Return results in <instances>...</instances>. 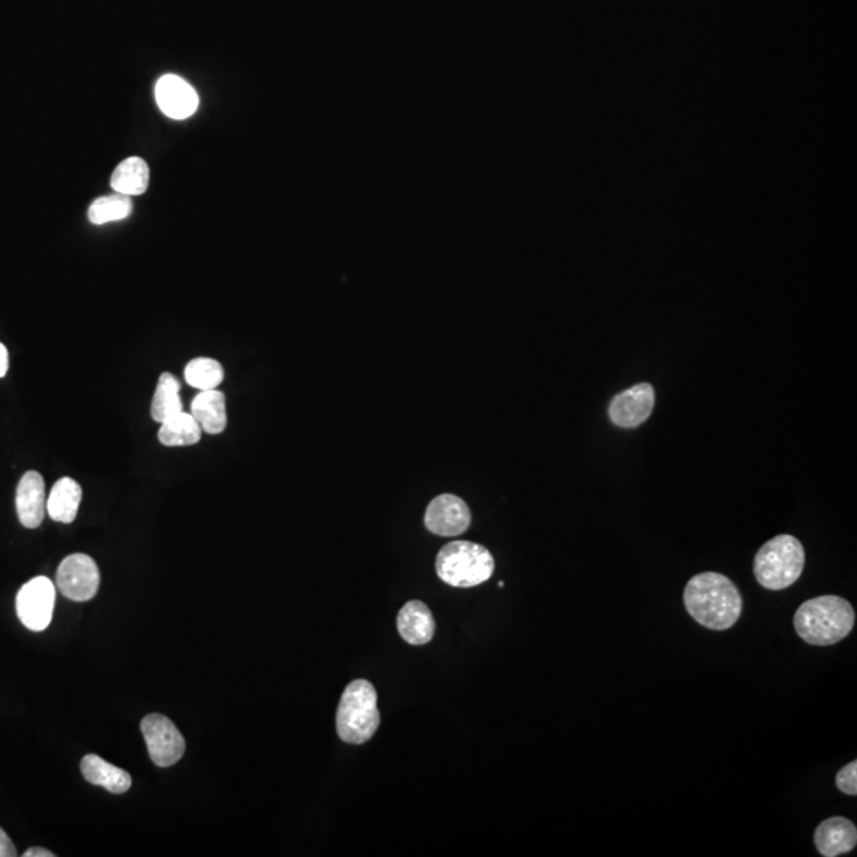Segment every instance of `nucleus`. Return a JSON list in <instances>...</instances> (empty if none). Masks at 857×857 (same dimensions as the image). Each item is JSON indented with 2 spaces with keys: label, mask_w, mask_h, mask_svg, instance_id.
Instances as JSON below:
<instances>
[{
  "label": "nucleus",
  "mask_w": 857,
  "mask_h": 857,
  "mask_svg": "<svg viewBox=\"0 0 857 857\" xmlns=\"http://www.w3.org/2000/svg\"><path fill=\"white\" fill-rule=\"evenodd\" d=\"M686 610L703 628L727 631L741 615L740 593L727 576L716 572L699 573L685 587Z\"/></svg>",
  "instance_id": "1"
},
{
  "label": "nucleus",
  "mask_w": 857,
  "mask_h": 857,
  "mask_svg": "<svg viewBox=\"0 0 857 857\" xmlns=\"http://www.w3.org/2000/svg\"><path fill=\"white\" fill-rule=\"evenodd\" d=\"M855 610L838 596H820L804 602L794 615V628L804 642L831 646L842 642L855 628Z\"/></svg>",
  "instance_id": "2"
},
{
  "label": "nucleus",
  "mask_w": 857,
  "mask_h": 857,
  "mask_svg": "<svg viewBox=\"0 0 857 857\" xmlns=\"http://www.w3.org/2000/svg\"><path fill=\"white\" fill-rule=\"evenodd\" d=\"M806 566L802 544L783 534L762 545L754 558V576L765 590L782 591L800 579Z\"/></svg>",
  "instance_id": "3"
},
{
  "label": "nucleus",
  "mask_w": 857,
  "mask_h": 857,
  "mask_svg": "<svg viewBox=\"0 0 857 857\" xmlns=\"http://www.w3.org/2000/svg\"><path fill=\"white\" fill-rule=\"evenodd\" d=\"M380 726L378 695L370 681L356 680L346 686L337 710V734L346 743L362 745L376 736Z\"/></svg>",
  "instance_id": "4"
},
{
  "label": "nucleus",
  "mask_w": 857,
  "mask_h": 857,
  "mask_svg": "<svg viewBox=\"0 0 857 857\" xmlns=\"http://www.w3.org/2000/svg\"><path fill=\"white\" fill-rule=\"evenodd\" d=\"M491 551L474 541H451L437 556V575L454 587H474L495 573Z\"/></svg>",
  "instance_id": "5"
},
{
  "label": "nucleus",
  "mask_w": 857,
  "mask_h": 857,
  "mask_svg": "<svg viewBox=\"0 0 857 857\" xmlns=\"http://www.w3.org/2000/svg\"><path fill=\"white\" fill-rule=\"evenodd\" d=\"M142 734L150 758L157 767H170L183 758L187 741L167 716L152 713L142 719Z\"/></svg>",
  "instance_id": "6"
},
{
  "label": "nucleus",
  "mask_w": 857,
  "mask_h": 857,
  "mask_svg": "<svg viewBox=\"0 0 857 857\" xmlns=\"http://www.w3.org/2000/svg\"><path fill=\"white\" fill-rule=\"evenodd\" d=\"M55 600V584L47 576H37L24 584L17 593V618L29 631H45L52 619Z\"/></svg>",
  "instance_id": "7"
},
{
  "label": "nucleus",
  "mask_w": 857,
  "mask_h": 857,
  "mask_svg": "<svg viewBox=\"0 0 857 857\" xmlns=\"http://www.w3.org/2000/svg\"><path fill=\"white\" fill-rule=\"evenodd\" d=\"M59 591L70 600L93 599L99 591L100 573L94 559L86 555L68 556L56 575Z\"/></svg>",
  "instance_id": "8"
},
{
  "label": "nucleus",
  "mask_w": 857,
  "mask_h": 857,
  "mask_svg": "<svg viewBox=\"0 0 857 857\" xmlns=\"http://www.w3.org/2000/svg\"><path fill=\"white\" fill-rule=\"evenodd\" d=\"M472 514L467 503L453 495H442L429 503L425 524L440 537H456L471 527Z\"/></svg>",
  "instance_id": "9"
},
{
  "label": "nucleus",
  "mask_w": 857,
  "mask_h": 857,
  "mask_svg": "<svg viewBox=\"0 0 857 857\" xmlns=\"http://www.w3.org/2000/svg\"><path fill=\"white\" fill-rule=\"evenodd\" d=\"M654 388L650 383H640L615 395L608 407V415L618 428L634 429L643 425L653 413Z\"/></svg>",
  "instance_id": "10"
},
{
  "label": "nucleus",
  "mask_w": 857,
  "mask_h": 857,
  "mask_svg": "<svg viewBox=\"0 0 857 857\" xmlns=\"http://www.w3.org/2000/svg\"><path fill=\"white\" fill-rule=\"evenodd\" d=\"M156 103L171 120H187L199 107L194 87L177 75H164L156 85Z\"/></svg>",
  "instance_id": "11"
},
{
  "label": "nucleus",
  "mask_w": 857,
  "mask_h": 857,
  "mask_svg": "<svg viewBox=\"0 0 857 857\" xmlns=\"http://www.w3.org/2000/svg\"><path fill=\"white\" fill-rule=\"evenodd\" d=\"M47 498L45 480L38 472H26L16 489V513L21 524L27 529H37L45 517Z\"/></svg>",
  "instance_id": "12"
},
{
  "label": "nucleus",
  "mask_w": 857,
  "mask_h": 857,
  "mask_svg": "<svg viewBox=\"0 0 857 857\" xmlns=\"http://www.w3.org/2000/svg\"><path fill=\"white\" fill-rule=\"evenodd\" d=\"M814 845L821 856L837 857L852 853L857 845V829L846 818H829L818 825Z\"/></svg>",
  "instance_id": "13"
},
{
  "label": "nucleus",
  "mask_w": 857,
  "mask_h": 857,
  "mask_svg": "<svg viewBox=\"0 0 857 857\" xmlns=\"http://www.w3.org/2000/svg\"><path fill=\"white\" fill-rule=\"evenodd\" d=\"M397 629L405 642L413 646H422L436 634V619L425 602L410 600L398 611Z\"/></svg>",
  "instance_id": "14"
},
{
  "label": "nucleus",
  "mask_w": 857,
  "mask_h": 857,
  "mask_svg": "<svg viewBox=\"0 0 857 857\" xmlns=\"http://www.w3.org/2000/svg\"><path fill=\"white\" fill-rule=\"evenodd\" d=\"M191 410V415L205 432L216 436L226 429V397L222 391H201L192 401Z\"/></svg>",
  "instance_id": "15"
},
{
  "label": "nucleus",
  "mask_w": 857,
  "mask_h": 857,
  "mask_svg": "<svg viewBox=\"0 0 857 857\" xmlns=\"http://www.w3.org/2000/svg\"><path fill=\"white\" fill-rule=\"evenodd\" d=\"M80 767H82L86 782H90L91 785L103 786L110 793L124 794L132 786V778L128 772L115 767L97 754L85 755Z\"/></svg>",
  "instance_id": "16"
},
{
  "label": "nucleus",
  "mask_w": 857,
  "mask_h": 857,
  "mask_svg": "<svg viewBox=\"0 0 857 857\" xmlns=\"http://www.w3.org/2000/svg\"><path fill=\"white\" fill-rule=\"evenodd\" d=\"M82 498V486L79 483L69 477L61 478L52 486L50 498L47 499V512L58 523H73Z\"/></svg>",
  "instance_id": "17"
},
{
  "label": "nucleus",
  "mask_w": 857,
  "mask_h": 857,
  "mask_svg": "<svg viewBox=\"0 0 857 857\" xmlns=\"http://www.w3.org/2000/svg\"><path fill=\"white\" fill-rule=\"evenodd\" d=\"M148 185L150 167L142 157H128L111 175V188L118 194L129 198L143 194L148 189Z\"/></svg>",
  "instance_id": "18"
},
{
  "label": "nucleus",
  "mask_w": 857,
  "mask_h": 857,
  "mask_svg": "<svg viewBox=\"0 0 857 857\" xmlns=\"http://www.w3.org/2000/svg\"><path fill=\"white\" fill-rule=\"evenodd\" d=\"M202 428L194 416L181 412L160 425L157 439L166 447L195 445L201 440Z\"/></svg>",
  "instance_id": "19"
},
{
  "label": "nucleus",
  "mask_w": 857,
  "mask_h": 857,
  "mask_svg": "<svg viewBox=\"0 0 857 857\" xmlns=\"http://www.w3.org/2000/svg\"><path fill=\"white\" fill-rule=\"evenodd\" d=\"M181 412H183V404L180 398V381L171 373H163L157 381L155 397H153V419L163 425Z\"/></svg>",
  "instance_id": "20"
},
{
  "label": "nucleus",
  "mask_w": 857,
  "mask_h": 857,
  "mask_svg": "<svg viewBox=\"0 0 857 857\" xmlns=\"http://www.w3.org/2000/svg\"><path fill=\"white\" fill-rule=\"evenodd\" d=\"M132 213V201L129 195L114 194L96 199L90 206V222L96 226L103 224L121 222Z\"/></svg>",
  "instance_id": "21"
},
{
  "label": "nucleus",
  "mask_w": 857,
  "mask_h": 857,
  "mask_svg": "<svg viewBox=\"0 0 857 857\" xmlns=\"http://www.w3.org/2000/svg\"><path fill=\"white\" fill-rule=\"evenodd\" d=\"M185 378L195 390H216L224 380L223 366L215 359L198 358L188 364Z\"/></svg>",
  "instance_id": "22"
},
{
  "label": "nucleus",
  "mask_w": 857,
  "mask_h": 857,
  "mask_svg": "<svg viewBox=\"0 0 857 857\" xmlns=\"http://www.w3.org/2000/svg\"><path fill=\"white\" fill-rule=\"evenodd\" d=\"M835 783L846 796H857V762L853 761L846 764L835 776Z\"/></svg>",
  "instance_id": "23"
},
{
  "label": "nucleus",
  "mask_w": 857,
  "mask_h": 857,
  "mask_svg": "<svg viewBox=\"0 0 857 857\" xmlns=\"http://www.w3.org/2000/svg\"><path fill=\"white\" fill-rule=\"evenodd\" d=\"M17 855L15 845L10 841L9 835L0 828V857H15Z\"/></svg>",
  "instance_id": "24"
},
{
  "label": "nucleus",
  "mask_w": 857,
  "mask_h": 857,
  "mask_svg": "<svg viewBox=\"0 0 857 857\" xmlns=\"http://www.w3.org/2000/svg\"><path fill=\"white\" fill-rule=\"evenodd\" d=\"M7 372H9V352L5 345L0 343V378L5 377Z\"/></svg>",
  "instance_id": "25"
},
{
  "label": "nucleus",
  "mask_w": 857,
  "mask_h": 857,
  "mask_svg": "<svg viewBox=\"0 0 857 857\" xmlns=\"http://www.w3.org/2000/svg\"><path fill=\"white\" fill-rule=\"evenodd\" d=\"M24 857H55V853L48 852L44 848H29L23 855Z\"/></svg>",
  "instance_id": "26"
}]
</instances>
